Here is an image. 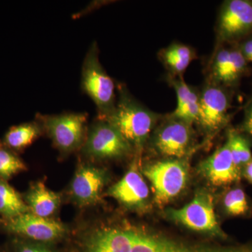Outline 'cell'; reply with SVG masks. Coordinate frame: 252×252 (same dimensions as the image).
Instances as JSON below:
<instances>
[{
	"label": "cell",
	"instance_id": "8fae6325",
	"mask_svg": "<svg viewBox=\"0 0 252 252\" xmlns=\"http://www.w3.org/2000/svg\"><path fill=\"white\" fill-rule=\"evenodd\" d=\"M141 154H136L125 175L110 186L104 197L114 198L129 211L142 213L148 207L149 190L140 167Z\"/></svg>",
	"mask_w": 252,
	"mask_h": 252
},
{
	"label": "cell",
	"instance_id": "83f0119b",
	"mask_svg": "<svg viewBox=\"0 0 252 252\" xmlns=\"http://www.w3.org/2000/svg\"><path fill=\"white\" fill-rule=\"evenodd\" d=\"M0 252H4V250H3V248H1V250H0Z\"/></svg>",
	"mask_w": 252,
	"mask_h": 252
},
{
	"label": "cell",
	"instance_id": "e0dca14e",
	"mask_svg": "<svg viewBox=\"0 0 252 252\" xmlns=\"http://www.w3.org/2000/svg\"><path fill=\"white\" fill-rule=\"evenodd\" d=\"M31 212L23 200L22 194L9 185V182L0 179V218L2 220H11Z\"/></svg>",
	"mask_w": 252,
	"mask_h": 252
},
{
	"label": "cell",
	"instance_id": "f546056e",
	"mask_svg": "<svg viewBox=\"0 0 252 252\" xmlns=\"http://www.w3.org/2000/svg\"><path fill=\"white\" fill-rule=\"evenodd\" d=\"M1 247H0V250H1Z\"/></svg>",
	"mask_w": 252,
	"mask_h": 252
},
{
	"label": "cell",
	"instance_id": "44dd1931",
	"mask_svg": "<svg viewBox=\"0 0 252 252\" xmlns=\"http://www.w3.org/2000/svg\"><path fill=\"white\" fill-rule=\"evenodd\" d=\"M2 248L4 252H60L55 245L37 243L13 235H9Z\"/></svg>",
	"mask_w": 252,
	"mask_h": 252
},
{
	"label": "cell",
	"instance_id": "4316f807",
	"mask_svg": "<svg viewBox=\"0 0 252 252\" xmlns=\"http://www.w3.org/2000/svg\"><path fill=\"white\" fill-rule=\"evenodd\" d=\"M242 176L252 185V161L243 167L242 170Z\"/></svg>",
	"mask_w": 252,
	"mask_h": 252
},
{
	"label": "cell",
	"instance_id": "9c48e42d",
	"mask_svg": "<svg viewBox=\"0 0 252 252\" xmlns=\"http://www.w3.org/2000/svg\"><path fill=\"white\" fill-rule=\"evenodd\" d=\"M191 126L169 115L149 137L154 151L166 158H185L193 149Z\"/></svg>",
	"mask_w": 252,
	"mask_h": 252
},
{
	"label": "cell",
	"instance_id": "2e32d148",
	"mask_svg": "<svg viewBox=\"0 0 252 252\" xmlns=\"http://www.w3.org/2000/svg\"><path fill=\"white\" fill-rule=\"evenodd\" d=\"M195 58L193 50L182 43H173L159 52V59L174 77L182 75Z\"/></svg>",
	"mask_w": 252,
	"mask_h": 252
},
{
	"label": "cell",
	"instance_id": "484cf974",
	"mask_svg": "<svg viewBox=\"0 0 252 252\" xmlns=\"http://www.w3.org/2000/svg\"><path fill=\"white\" fill-rule=\"evenodd\" d=\"M240 49L247 61L252 62V38L245 41Z\"/></svg>",
	"mask_w": 252,
	"mask_h": 252
},
{
	"label": "cell",
	"instance_id": "cb8c5ba5",
	"mask_svg": "<svg viewBox=\"0 0 252 252\" xmlns=\"http://www.w3.org/2000/svg\"><path fill=\"white\" fill-rule=\"evenodd\" d=\"M171 86L177 94V107L180 109L186 104L190 103L199 98V93L189 86L182 78L170 77L169 78Z\"/></svg>",
	"mask_w": 252,
	"mask_h": 252
},
{
	"label": "cell",
	"instance_id": "603a6c76",
	"mask_svg": "<svg viewBox=\"0 0 252 252\" xmlns=\"http://www.w3.org/2000/svg\"><path fill=\"white\" fill-rule=\"evenodd\" d=\"M230 49L221 48L214 56L212 65V82L223 85L229 67Z\"/></svg>",
	"mask_w": 252,
	"mask_h": 252
},
{
	"label": "cell",
	"instance_id": "3957f363",
	"mask_svg": "<svg viewBox=\"0 0 252 252\" xmlns=\"http://www.w3.org/2000/svg\"><path fill=\"white\" fill-rule=\"evenodd\" d=\"M79 158L96 164L135 157L136 152L120 132L104 119L96 118L88 128Z\"/></svg>",
	"mask_w": 252,
	"mask_h": 252
},
{
	"label": "cell",
	"instance_id": "277c9868",
	"mask_svg": "<svg viewBox=\"0 0 252 252\" xmlns=\"http://www.w3.org/2000/svg\"><path fill=\"white\" fill-rule=\"evenodd\" d=\"M109 181L110 174L106 167L79 158L63 197L81 210L100 206L104 189Z\"/></svg>",
	"mask_w": 252,
	"mask_h": 252
},
{
	"label": "cell",
	"instance_id": "8992f818",
	"mask_svg": "<svg viewBox=\"0 0 252 252\" xmlns=\"http://www.w3.org/2000/svg\"><path fill=\"white\" fill-rule=\"evenodd\" d=\"M141 171L152 183L156 203L161 206L178 196L188 182L189 165L185 158H167L149 163Z\"/></svg>",
	"mask_w": 252,
	"mask_h": 252
},
{
	"label": "cell",
	"instance_id": "6da1fadb",
	"mask_svg": "<svg viewBox=\"0 0 252 252\" xmlns=\"http://www.w3.org/2000/svg\"><path fill=\"white\" fill-rule=\"evenodd\" d=\"M117 87L119 98L115 107L104 120L120 132L136 153L142 154L160 116L134 98L124 84H119Z\"/></svg>",
	"mask_w": 252,
	"mask_h": 252
},
{
	"label": "cell",
	"instance_id": "4fadbf2b",
	"mask_svg": "<svg viewBox=\"0 0 252 252\" xmlns=\"http://www.w3.org/2000/svg\"><path fill=\"white\" fill-rule=\"evenodd\" d=\"M198 171L216 187L238 183L242 177V170L235 165L226 142L200 162Z\"/></svg>",
	"mask_w": 252,
	"mask_h": 252
},
{
	"label": "cell",
	"instance_id": "ba28073f",
	"mask_svg": "<svg viewBox=\"0 0 252 252\" xmlns=\"http://www.w3.org/2000/svg\"><path fill=\"white\" fill-rule=\"evenodd\" d=\"M166 217L189 229L225 240L227 235L220 228L214 208V199L205 190H198L193 200L180 209H168Z\"/></svg>",
	"mask_w": 252,
	"mask_h": 252
},
{
	"label": "cell",
	"instance_id": "f1b7e54d",
	"mask_svg": "<svg viewBox=\"0 0 252 252\" xmlns=\"http://www.w3.org/2000/svg\"><path fill=\"white\" fill-rule=\"evenodd\" d=\"M1 220H1V219L0 218V223H1Z\"/></svg>",
	"mask_w": 252,
	"mask_h": 252
},
{
	"label": "cell",
	"instance_id": "7c38bea8",
	"mask_svg": "<svg viewBox=\"0 0 252 252\" xmlns=\"http://www.w3.org/2000/svg\"><path fill=\"white\" fill-rule=\"evenodd\" d=\"M219 42L241 39L252 33V1L228 0L220 7L217 24Z\"/></svg>",
	"mask_w": 252,
	"mask_h": 252
},
{
	"label": "cell",
	"instance_id": "5b68a950",
	"mask_svg": "<svg viewBox=\"0 0 252 252\" xmlns=\"http://www.w3.org/2000/svg\"><path fill=\"white\" fill-rule=\"evenodd\" d=\"M81 87L95 104L97 117L104 119L115 107V84L99 61V49L94 41L86 53L81 69Z\"/></svg>",
	"mask_w": 252,
	"mask_h": 252
},
{
	"label": "cell",
	"instance_id": "7a4b0ae2",
	"mask_svg": "<svg viewBox=\"0 0 252 252\" xmlns=\"http://www.w3.org/2000/svg\"><path fill=\"white\" fill-rule=\"evenodd\" d=\"M88 117L86 112H64L60 114L37 113L35 120L40 124L44 135L47 136L59 152L60 159L79 153L87 136Z\"/></svg>",
	"mask_w": 252,
	"mask_h": 252
},
{
	"label": "cell",
	"instance_id": "30bf717a",
	"mask_svg": "<svg viewBox=\"0 0 252 252\" xmlns=\"http://www.w3.org/2000/svg\"><path fill=\"white\" fill-rule=\"evenodd\" d=\"M229 93L224 86L207 83L199 93V112L196 123L208 137H212L230 120Z\"/></svg>",
	"mask_w": 252,
	"mask_h": 252
},
{
	"label": "cell",
	"instance_id": "7402d4cb",
	"mask_svg": "<svg viewBox=\"0 0 252 252\" xmlns=\"http://www.w3.org/2000/svg\"><path fill=\"white\" fill-rule=\"evenodd\" d=\"M248 61L244 57L240 48L230 49V63L223 86H230L238 82L247 70Z\"/></svg>",
	"mask_w": 252,
	"mask_h": 252
},
{
	"label": "cell",
	"instance_id": "d4e9b609",
	"mask_svg": "<svg viewBox=\"0 0 252 252\" xmlns=\"http://www.w3.org/2000/svg\"><path fill=\"white\" fill-rule=\"evenodd\" d=\"M241 132L252 139V102L245 109L243 123L240 126Z\"/></svg>",
	"mask_w": 252,
	"mask_h": 252
},
{
	"label": "cell",
	"instance_id": "5bb4252c",
	"mask_svg": "<svg viewBox=\"0 0 252 252\" xmlns=\"http://www.w3.org/2000/svg\"><path fill=\"white\" fill-rule=\"evenodd\" d=\"M22 195L32 213L48 219L55 218L64 200L63 194L53 191L41 180L31 182Z\"/></svg>",
	"mask_w": 252,
	"mask_h": 252
},
{
	"label": "cell",
	"instance_id": "9a60e30c",
	"mask_svg": "<svg viewBox=\"0 0 252 252\" xmlns=\"http://www.w3.org/2000/svg\"><path fill=\"white\" fill-rule=\"evenodd\" d=\"M42 135V127L34 119L33 122L23 123L10 127L1 141L7 148L19 154Z\"/></svg>",
	"mask_w": 252,
	"mask_h": 252
},
{
	"label": "cell",
	"instance_id": "52a82bcc",
	"mask_svg": "<svg viewBox=\"0 0 252 252\" xmlns=\"http://www.w3.org/2000/svg\"><path fill=\"white\" fill-rule=\"evenodd\" d=\"M0 229L8 235L57 246L67 238L69 225L56 218H44L27 212L9 220H1Z\"/></svg>",
	"mask_w": 252,
	"mask_h": 252
},
{
	"label": "cell",
	"instance_id": "ac0fdd59",
	"mask_svg": "<svg viewBox=\"0 0 252 252\" xmlns=\"http://www.w3.org/2000/svg\"><path fill=\"white\" fill-rule=\"evenodd\" d=\"M226 143L235 165L243 170L245 165L252 161L251 144L250 140L241 132L229 129L227 133Z\"/></svg>",
	"mask_w": 252,
	"mask_h": 252
},
{
	"label": "cell",
	"instance_id": "ffe728a7",
	"mask_svg": "<svg viewBox=\"0 0 252 252\" xmlns=\"http://www.w3.org/2000/svg\"><path fill=\"white\" fill-rule=\"evenodd\" d=\"M224 211L228 216L244 217L250 212V204L243 189L235 187L226 192L223 198Z\"/></svg>",
	"mask_w": 252,
	"mask_h": 252
},
{
	"label": "cell",
	"instance_id": "d6986e66",
	"mask_svg": "<svg viewBox=\"0 0 252 252\" xmlns=\"http://www.w3.org/2000/svg\"><path fill=\"white\" fill-rule=\"evenodd\" d=\"M28 170L27 165L19 155L7 148L0 140V179L9 182Z\"/></svg>",
	"mask_w": 252,
	"mask_h": 252
}]
</instances>
